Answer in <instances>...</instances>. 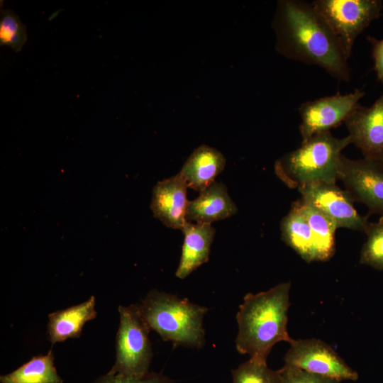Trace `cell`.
Listing matches in <instances>:
<instances>
[{"label":"cell","instance_id":"2","mask_svg":"<svg viewBox=\"0 0 383 383\" xmlns=\"http://www.w3.org/2000/svg\"><path fill=\"white\" fill-rule=\"evenodd\" d=\"M290 288V282H282L244 296L236 315L235 348L239 353L267 360L276 343L293 340L287 331Z\"/></svg>","mask_w":383,"mask_h":383},{"label":"cell","instance_id":"16","mask_svg":"<svg viewBox=\"0 0 383 383\" xmlns=\"http://www.w3.org/2000/svg\"><path fill=\"white\" fill-rule=\"evenodd\" d=\"M95 296L67 309L48 315V333L52 344L68 338H79L84 324L96 316Z\"/></svg>","mask_w":383,"mask_h":383},{"label":"cell","instance_id":"10","mask_svg":"<svg viewBox=\"0 0 383 383\" xmlns=\"http://www.w3.org/2000/svg\"><path fill=\"white\" fill-rule=\"evenodd\" d=\"M298 191L303 201L331 219L337 228H346L365 233L370 223L369 216L360 215L348 193L335 183L314 182L299 187Z\"/></svg>","mask_w":383,"mask_h":383},{"label":"cell","instance_id":"17","mask_svg":"<svg viewBox=\"0 0 383 383\" xmlns=\"http://www.w3.org/2000/svg\"><path fill=\"white\" fill-rule=\"evenodd\" d=\"M282 240L304 261H316L315 240L311 229L297 201L281 221Z\"/></svg>","mask_w":383,"mask_h":383},{"label":"cell","instance_id":"14","mask_svg":"<svg viewBox=\"0 0 383 383\" xmlns=\"http://www.w3.org/2000/svg\"><path fill=\"white\" fill-rule=\"evenodd\" d=\"M182 231L184 242L175 276L182 279L208 262L216 231L211 224L187 221Z\"/></svg>","mask_w":383,"mask_h":383},{"label":"cell","instance_id":"15","mask_svg":"<svg viewBox=\"0 0 383 383\" xmlns=\"http://www.w3.org/2000/svg\"><path fill=\"white\" fill-rule=\"evenodd\" d=\"M236 213L237 207L228 195L226 187L214 182L200 192L196 199L189 201L187 221L211 224Z\"/></svg>","mask_w":383,"mask_h":383},{"label":"cell","instance_id":"18","mask_svg":"<svg viewBox=\"0 0 383 383\" xmlns=\"http://www.w3.org/2000/svg\"><path fill=\"white\" fill-rule=\"evenodd\" d=\"M313 235L316 261L330 260L335 252V223L301 199L297 201Z\"/></svg>","mask_w":383,"mask_h":383},{"label":"cell","instance_id":"19","mask_svg":"<svg viewBox=\"0 0 383 383\" xmlns=\"http://www.w3.org/2000/svg\"><path fill=\"white\" fill-rule=\"evenodd\" d=\"M50 350L46 355L33 357L29 361L6 374L0 376L1 383H63Z\"/></svg>","mask_w":383,"mask_h":383},{"label":"cell","instance_id":"24","mask_svg":"<svg viewBox=\"0 0 383 383\" xmlns=\"http://www.w3.org/2000/svg\"><path fill=\"white\" fill-rule=\"evenodd\" d=\"M282 383H340V382L284 365L279 369Z\"/></svg>","mask_w":383,"mask_h":383},{"label":"cell","instance_id":"9","mask_svg":"<svg viewBox=\"0 0 383 383\" xmlns=\"http://www.w3.org/2000/svg\"><path fill=\"white\" fill-rule=\"evenodd\" d=\"M361 89L345 94L340 93L309 100L301 104L298 111L301 118L299 127L302 141L313 135L330 131L344 123L360 104L365 96Z\"/></svg>","mask_w":383,"mask_h":383},{"label":"cell","instance_id":"21","mask_svg":"<svg viewBox=\"0 0 383 383\" xmlns=\"http://www.w3.org/2000/svg\"><path fill=\"white\" fill-rule=\"evenodd\" d=\"M27 39L26 26L18 16L11 9H1L0 45L9 46L18 53L21 51Z\"/></svg>","mask_w":383,"mask_h":383},{"label":"cell","instance_id":"11","mask_svg":"<svg viewBox=\"0 0 383 383\" xmlns=\"http://www.w3.org/2000/svg\"><path fill=\"white\" fill-rule=\"evenodd\" d=\"M344 123L365 158L383 161V94L370 107L359 104Z\"/></svg>","mask_w":383,"mask_h":383},{"label":"cell","instance_id":"1","mask_svg":"<svg viewBox=\"0 0 383 383\" xmlns=\"http://www.w3.org/2000/svg\"><path fill=\"white\" fill-rule=\"evenodd\" d=\"M272 27L279 55L319 67L338 80L350 81L348 58L311 2L278 1Z\"/></svg>","mask_w":383,"mask_h":383},{"label":"cell","instance_id":"25","mask_svg":"<svg viewBox=\"0 0 383 383\" xmlns=\"http://www.w3.org/2000/svg\"><path fill=\"white\" fill-rule=\"evenodd\" d=\"M367 40L372 44L374 70L377 79L383 84V39L377 40L373 37L367 36Z\"/></svg>","mask_w":383,"mask_h":383},{"label":"cell","instance_id":"20","mask_svg":"<svg viewBox=\"0 0 383 383\" xmlns=\"http://www.w3.org/2000/svg\"><path fill=\"white\" fill-rule=\"evenodd\" d=\"M231 373L232 383H282L279 370H271L267 360L259 357H250Z\"/></svg>","mask_w":383,"mask_h":383},{"label":"cell","instance_id":"8","mask_svg":"<svg viewBox=\"0 0 383 383\" xmlns=\"http://www.w3.org/2000/svg\"><path fill=\"white\" fill-rule=\"evenodd\" d=\"M289 344L284 365L338 382L357 379V373L325 342L316 338L293 339Z\"/></svg>","mask_w":383,"mask_h":383},{"label":"cell","instance_id":"4","mask_svg":"<svg viewBox=\"0 0 383 383\" xmlns=\"http://www.w3.org/2000/svg\"><path fill=\"white\" fill-rule=\"evenodd\" d=\"M150 330L174 346L201 348L205 342L203 319L208 309L187 299L152 289L138 304Z\"/></svg>","mask_w":383,"mask_h":383},{"label":"cell","instance_id":"12","mask_svg":"<svg viewBox=\"0 0 383 383\" xmlns=\"http://www.w3.org/2000/svg\"><path fill=\"white\" fill-rule=\"evenodd\" d=\"M187 187L177 175L158 182L152 189L150 209L165 226L182 230L187 223Z\"/></svg>","mask_w":383,"mask_h":383},{"label":"cell","instance_id":"6","mask_svg":"<svg viewBox=\"0 0 383 383\" xmlns=\"http://www.w3.org/2000/svg\"><path fill=\"white\" fill-rule=\"evenodd\" d=\"M315 10L324 20L349 59L356 38L383 8L380 0H314Z\"/></svg>","mask_w":383,"mask_h":383},{"label":"cell","instance_id":"22","mask_svg":"<svg viewBox=\"0 0 383 383\" xmlns=\"http://www.w3.org/2000/svg\"><path fill=\"white\" fill-rule=\"evenodd\" d=\"M365 234L367 240L362 246L360 262L383 270V216L377 222L369 223Z\"/></svg>","mask_w":383,"mask_h":383},{"label":"cell","instance_id":"3","mask_svg":"<svg viewBox=\"0 0 383 383\" xmlns=\"http://www.w3.org/2000/svg\"><path fill=\"white\" fill-rule=\"evenodd\" d=\"M350 144L348 135L336 138L330 131L316 134L277 159L274 172L292 189L314 182L335 183L341 152Z\"/></svg>","mask_w":383,"mask_h":383},{"label":"cell","instance_id":"5","mask_svg":"<svg viewBox=\"0 0 383 383\" xmlns=\"http://www.w3.org/2000/svg\"><path fill=\"white\" fill-rule=\"evenodd\" d=\"M120 325L116 334V361L109 371L125 376L149 373L152 357L148 338L150 328L143 318L138 305L119 306Z\"/></svg>","mask_w":383,"mask_h":383},{"label":"cell","instance_id":"13","mask_svg":"<svg viewBox=\"0 0 383 383\" xmlns=\"http://www.w3.org/2000/svg\"><path fill=\"white\" fill-rule=\"evenodd\" d=\"M225 165L226 158L220 151L201 145L187 159L177 175L187 188L200 193L215 182Z\"/></svg>","mask_w":383,"mask_h":383},{"label":"cell","instance_id":"7","mask_svg":"<svg viewBox=\"0 0 383 383\" xmlns=\"http://www.w3.org/2000/svg\"><path fill=\"white\" fill-rule=\"evenodd\" d=\"M338 179L354 202L367 207V216H383V161L365 157L352 160L342 155Z\"/></svg>","mask_w":383,"mask_h":383},{"label":"cell","instance_id":"23","mask_svg":"<svg viewBox=\"0 0 383 383\" xmlns=\"http://www.w3.org/2000/svg\"><path fill=\"white\" fill-rule=\"evenodd\" d=\"M91 383H175L168 377L157 372H149L143 376H125L108 372Z\"/></svg>","mask_w":383,"mask_h":383}]
</instances>
